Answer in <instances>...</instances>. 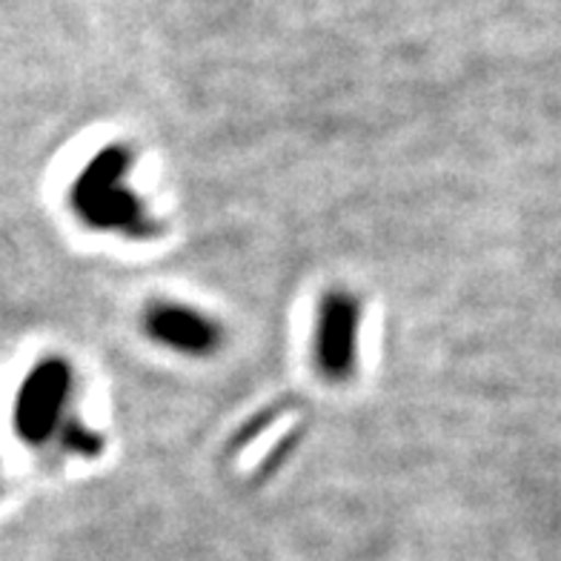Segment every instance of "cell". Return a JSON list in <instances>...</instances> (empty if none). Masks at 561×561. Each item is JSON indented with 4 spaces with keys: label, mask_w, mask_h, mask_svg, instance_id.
Masks as SVG:
<instances>
[{
    "label": "cell",
    "mask_w": 561,
    "mask_h": 561,
    "mask_svg": "<svg viewBox=\"0 0 561 561\" xmlns=\"http://www.w3.org/2000/svg\"><path fill=\"white\" fill-rule=\"evenodd\" d=\"M144 333L186 358H207L224 344V330L207 312L181 301H156L144 312Z\"/></svg>",
    "instance_id": "277c9868"
},
{
    "label": "cell",
    "mask_w": 561,
    "mask_h": 561,
    "mask_svg": "<svg viewBox=\"0 0 561 561\" xmlns=\"http://www.w3.org/2000/svg\"><path fill=\"white\" fill-rule=\"evenodd\" d=\"M129 172H133V152L118 144L98 149L78 172L69 190V204L89 229L126 238H147L156 232V221L149 218L147 204L138 190L129 186Z\"/></svg>",
    "instance_id": "6da1fadb"
},
{
    "label": "cell",
    "mask_w": 561,
    "mask_h": 561,
    "mask_svg": "<svg viewBox=\"0 0 561 561\" xmlns=\"http://www.w3.org/2000/svg\"><path fill=\"white\" fill-rule=\"evenodd\" d=\"M362 301L350 289L333 287L316 304L312 318V364L330 385L350 381L358 367Z\"/></svg>",
    "instance_id": "3957f363"
},
{
    "label": "cell",
    "mask_w": 561,
    "mask_h": 561,
    "mask_svg": "<svg viewBox=\"0 0 561 561\" xmlns=\"http://www.w3.org/2000/svg\"><path fill=\"white\" fill-rule=\"evenodd\" d=\"M72 399V367L64 358H44L30 369L18 387L12 404L15 433L30 444H46L67 436L72 419L67 415Z\"/></svg>",
    "instance_id": "7a4b0ae2"
}]
</instances>
